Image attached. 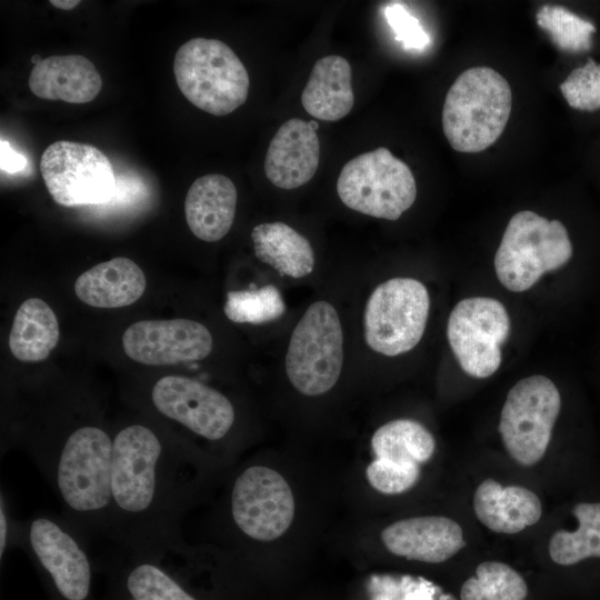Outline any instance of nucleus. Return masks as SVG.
<instances>
[{"label": "nucleus", "instance_id": "nucleus-1", "mask_svg": "<svg viewBox=\"0 0 600 600\" xmlns=\"http://www.w3.org/2000/svg\"><path fill=\"white\" fill-rule=\"evenodd\" d=\"M197 461L147 422L120 427L112 434L108 539L156 559L181 550L179 523L194 497Z\"/></svg>", "mask_w": 600, "mask_h": 600}, {"label": "nucleus", "instance_id": "nucleus-2", "mask_svg": "<svg viewBox=\"0 0 600 600\" xmlns=\"http://www.w3.org/2000/svg\"><path fill=\"white\" fill-rule=\"evenodd\" d=\"M511 107V88L499 72L489 67L469 68L447 92L443 133L458 152L483 151L502 134Z\"/></svg>", "mask_w": 600, "mask_h": 600}, {"label": "nucleus", "instance_id": "nucleus-3", "mask_svg": "<svg viewBox=\"0 0 600 600\" xmlns=\"http://www.w3.org/2000/svg\"><path fill=\"white\" fill-rule=\"evenodd\" d=\"M173 73L186 99L213 116L231 113L248 98V71L221 40L193 38L184 42L174 54Z\"/></svg>", "mask_w": 600, "mask_h": 600}, {"label": "nucleus", "instance_id": "nucleus-4", "mask_svg": "<svg viewBox=\"0 0 600 600\" xmlns=\"http://www.w3.org/2000/svg\"><path fill=\"white\" fill-rule=\"evenodd\" d=\"M571 256L572 244L562 222L522 210L506 227L494 256V269L503 287L521 292L543 273L564 266Z\"/></svg>", "mask_w": 600, "mask_h": 600}, {"label": "nucleus", "instance_id": "nucleus-5", "mask_svg": "<svg viewBox=\"0 0 600 600\" xmlns=\"http://www.w3.org/2000/svg\"><path fill=\"white\" fill-rule=\"evenodd\" d=\"M343 364V332L336 308L313 302L294 327L287 354L286 373L300 393L321 396L337 383Z\"/></svg>", "mask_w": 600, "mask_h": 600}, {"label": "nucleus", "instance_id": "nucleus-6", "mask_svg": "<svg viewBox=\"0 0 600 600\" xmlns=\"http://www.w3.org/2000/svg\"><path fill=\"white\" fill-rule=\"evenodd\" d=\"M337 192L349 209L397 220L413 204L417 186L408 164L380 147L354 157L342 167Z\"/></svg>", "mask_w": 600, "mask_h": 600}, {"label": "nucleus", "instance_id": "nucleus-7", "mask_svg": "<svg viewBox=\"0 0 600 600\" xmlns=\"http://www.w3.org/2000/svg\"><path fill=\"white\" fill-rule=\"evenodd\" d=\"M429 308L428 290L419 280L392 278L380 283L364 309L368 347L388 357L412 350L423 336Z\"/></svg>", "mask_w": 600, "mask_h": 600}, {"label": "nucleus", "instance_id": "nucleus-8", "mask_svg": "<svg viewBox=\"0 0 600 600\" xmlns=\"http://www.w3.org/2000/svg\"><path fill=\"white\" fill-rule=\"evenodd\" d=\"M561 398L556 384L536 374L518 381L501 410L499 432L509 456L531 467L544 457L559 416Z\"/></svg>", "mask_w": 600, "mask_h": 600}, {"label": "nucleus", "instance_id": "nucleus-9", "mask_svg": "<svg viewBox=\"0 0 600 600\" xmlns=\"http://www.w3.org/2000/svg\"><path fill=\"white\" fill-rule=\"evenodd\" d=\"M40 172L54 202L63 207L101 204L116 194L111 161L91 144L68 140L51 143L42 152Z\"/></svg>", "mask_w": 600, "mask_h": 600}, {"label": "nucleus", "instance_id": "nucleus-10", "mask_svg": "<svg viewBox=\"0 0 600 600\" xmlns=\"http://www.w3.org/2000/svg\"><path fill=\"white\" fill-rule=\"evenodd\" d=\"M296 503L286 479L266 466H249L236 476L229 494V516L253 541H272L291 526Z\"/></svg>", "mask_w": 600, "mask_h": 600}, {"label": "nucleus", "instance_id": "nucleus-11", "mask_svg": "<svg viewBox=\"0 0 600 600\" xmlns=\"http://www.w3.org/2000/svg\"><path fill=\"white\" fill-rule=\"evenodd\" d=\"M510 331L504 306L488 297L466 298L452 309L447 337L461 369L473 378H488L500 367L501 344Z\"/></svg>", "mask_w": 600, "mask_h": 600}, {"label": "nucleus", "instance_id": "nucleus-12", "mask_svg": "<svg viewBox=\"0 0 600 600\" xmlns=\"http://www.w3.org/2000/svg\"><path fill=\"white\" fill-rule=\"evenodd\" d=\"M153 410L210 442L222 441L236 422L232 402L220 391L183 376H164L149 394Z\"/></svg>", "mask_w": 600, "mask_h": 600}, {"label": "nucleus", "instance_id": "nucleus-13", "mask_svg": "<svg viewBox=\"0 0 600 600\" xmlns=\"http://www.w3.org/2000/svg\"><path fill=\"white\" fill-rule=\"evenodd\" d=\"M212 336L206 326L189 319L142 320L122 334V348L136 362L170 366L207 358Z\"/></svg>", "mask_w": 600, "mask_h": 600}, {"label": "nucleus", "instance_id": "nucleus-14", "mask_svg": "<svg viewBox=\"0 0 600 600\" xmlns=\"http://www.w3.org/2000/svg\"><path fill=\"white\" fill-rule=\"evenodd\" d=\"M380 537L392 554L427 563L447 561L466 546L459 523L442 516L396 521L386 527Z\"/></svg>", "mask_w": 600, "mask_h": 600}, {"label": "nucleus", "instance_id": "nucleus-15", "mask_svg": "<svg viewBox=\"0 0 600 600\" xmlns=\"http://www.w3.org/2000/svg\"><path fill=\"white\" fill-rule=\"evenodd\" d=\"M320 158V142L310 121L287 120L272 137L264 158V173L276 187L299 188L314 176Z\"/></svg>", "mask_w": 600, "mask_h": 600}, {"label": "nucleus", "instance_id": "nucleus-16", "mask_svg": "<svg viewBox=\"0 0 600 600\" xmlns=\"http://www.w3.org/2000/svg\"><path fill=\"white\" fill-rule=\"evenodd\" d=\"M31 92L41 99L87 103L101 91L102 79L94 64L80 54L51 56L33 66Z\"/></svg>", "mask_w": 600, "mask_h": 600}, {"label": "nucleus", "instance_id": "nucleus-17", "mask_svg": "<svg viewBox=\"0 0 600 600\" xmlns=\"http://www.w3.org/2000/svg\"><path fill=\"white\" fill-rule=\"evenodd\" d=\"M237 189L226 176L210 173L196 179L184 200V216L191 232L200 240L216 242L232 227Z\"/></svg>", "mask_w": 600, "mask_h": 600}, {"label": "nucleus", "instance_id": "nucleus-18", "mask_svg": "<svg viewBox=\"0 0 600 600\" xmlns=\"http://www.w3.org/2000/svg\"><path fill=\"white\" fill-rule=\"evenodd\" d=\"M478 520L497 533L513 534L536 524L542 514L539 497L521 486L502 487L493 479L483 480L473 496Z\"/></svg>", "mask_w": 600, "mask_h": 600}, {"label": "nucleus", "instance_id": "nucleus-19", "mask_svg": "<svg viewBox=\"0 0 600 600\" xmlns=\"http://www.w3.org/2000/svg\"><path fill=\"white\" fill-rule=\"evenodd\" d=\"M146 286V276L134 261L116 257L82 272L74 282V292L94 308H122L138 301Z\"/></svg>", "mask_w": 600, "mask_h": 600}, {"label": "nucleus", "instance_id": "nucleus-20", "mask_svg": "<svg viewBox=\"0 0 600 600\" xmlns=\"http://www.w3.org/2000/svg\"><path fill=\"white\" fill-rule=\"evenodd\" d=\"M351 76V66L343 57L331 54L317 60L301 94L304 110L322 121L346 117L354 102Z\"/></svg>", "mask_w": 600, "mask_h": 600}, {"label": "nucleus", "instance_id": "nucleus-21", "mask_svg": "<svg viewBox=\"0 0 600 600\" xmlns=\"http://www.w3.org/2000/svg\"><path fill=\"white\" fill-rule=\"evenodd\" d=\"M256 257L280 274L302 278L314 268V251L309 240L281 222L257 224L251 231Z\"/></svg>", "mask_w": 600, "mask_h": 600}, {"label": "nucleus", "instance_id": "nucleus-22", "mask_svg": "<svg viewBox=\"0 0 600 600\" xmlns=\"http://www.w3.org/2000/svg\"><path fill=\"white\" fill-rule=\"evenodd\" d=\"M59 337V322L53 310L42 299L29 298L14 314L9 348L18 360L38 362L56 348Z\"/></svg>", "mask_w": 600, "mask_h": 600}, {"label": "nucleus", "instance_id": "nucleus-23", "mask_svg": "<svg viewBox=\"0 0 600 600\" xmlns=\"http://www.w3.org/2000/svg\"><path fill=\"white\" fill-rule=\"evenodd\" d=\"M371 449L378 459L421 464L433 456L436 440L420 422L412 419H396L374 431Z\"/></svg>", "mask_w": 600, "mask_h": 600}, {"label": "nucleus", "instance_id": "nucleus-24", "mask_svg": "<svg viewBox=\"0 0 600 600\" xmlns=\"http://www.w3.org/2000/svg\"><path fill=\"white\" fill-rule=\"evenodd\" d=\"M573 514L579 524L577 530H558L549 541L550 558L559 566L600 558V503H578Z\"/></svg>", "mask_w": 600, "mask_h": 600}, {"label": "nucleus", "instance_id": "nucleus-25", "mask_svg": "<svg viewBox=\"0 0 600 600\" xmlns=\"http://www.w3.org/2000/svg\"><path fill=\"white\" fill-rule=\"evenodd\" d=\"M124 551L129 553L124 583L131 598L136 600H198L167 573L156 558Z\"/></svg>", "mask_w": 600, "mask_h": 600}, {"label": "nucleus", "instance_id": "nucleus-26", "mask_svg": "<svg viewBox=\"0 0 600 600\" xmlns=\"http://www.w3.org/2000/svg\"><path fill=\"white\" fill-rule=\"evenodd\" d=\"M527 596L523 577L500 561L481 562L460 589V600H524Z\"/></svg>", "mask_w": 600, "mask_h": 600}, {"label": "nucleus", "instance_id": "nucleus-27", "mask_svg": "<svg viewBox=\"0 0 600 600\" xmlns=\"http://www.w3.org/2000/svg\"><path fill=\"white\" fill-rule=\"evenodd\" d=\"M223 311L233 322L262 324L279 319L286 304L279 289L267 284L259 289L229 291Z\"/></svg>", "mask_w": 600, "mask_h": 600}, {"label": "nucleus", "instance_id": "nucleus-28", "mask_svg": "<svg viewBox=\"0 0 600 600\" xmlns=\"http://www.w3.org/2000/svg\"><path fill=\"white\" fill-rule=\"evenodd\" d=\"M538 26L547 31L551 41L562 51L578 53L592 46L596 27L562 6H543L537 14Z\"/></svg>", "mask_w": 600, "mask_h": 600}, {"label": "nucleus", "instance_id": "nucleus-29", "mask_svg": "<svg viewBox=\"0 0 600 600\" xmlns=\"http://www.w3.org/2000/svg\"><path fill=\"white\" fill-rule=\"evenodd\" d=\"M559 88L571 108L581 111L600 109V64L589 58L584 66L573 69Z\"/></svg>", "mask_w": 600, "mask_h": 600}, {"label": "nucleus", "instance_id": "nucleus-30", "mask_svg": "<svg viewBox=\"0 0 600 600\" xmlns=\"http://www.w3.org/2000/svg\"><path fill=\"white\" fill-rule=\"evenodd\" d=\"M420 464H404L376 458L366 470L368 482L383 494L410 490L420 478Z\"/></svg>", "mask_w": 600, "mask_h": 600}, {"label": "nucleus", "instance_id": "nucleus-31", "mask_svg": "<svg viewBox=\"0 0 600 600\" xmlns=\"http://www.w3.org/2000/svg\"><path fill=\"white\" fill-rule=\"evenodd\" d=\"M384 17L392 28L396 40L406 49L422 50L430 41L418 19L411 16L400 3H390L384 8Z\"/></svg>", "mask_w": 600, "mask_h": 600}, {"label": "nucleus", "instance_id": "nucleus-32", "mask_svg": "<svg viewBox=\"0 0 600 600\" xmlns=\"http://www.w3.org/2000/svg\"><path fill=\"white\" fill-rule=\"evenodd\" d=\"M0 496V558L2 560L9 547L13 546L17 521L10 517L3 490Z\"/></svg>", "mask_w": 600, "mask_h": 600}, {"label": "nucleus", "instance_id": "nucleus-33", "mask_svg": "<svg viewBox=\"0 0 600 600\" xmlns=\"http://www.w3.org/2000/svg\"><path fill=\"white\" fill-rule=\"evenodd\" d=\"M27 164V159L10 148L9 143L1 140V170L10 173L21 171Z\"/></svg>", "mask_w": 600, "mask_h": 600}, {"label": "nucleus", "instance_id": "nucleus-34", "mask_svg": "<svg viewBox=\"0 0 600 600\" xmlns=\"http://www.w3.org/2000/svg\"><path fill=\"white\" fill-rule=\"evenodd\" d=\"M79 0H50L49 3L61 10H71L80 4Z\"/></svg>", "mask_w": 600, "mask_h": 600}, {"label": "nucleus", "instance_id": "nucleus-35", "mask_svg": "<svg viewBox=\"0 0 600 600\" xmlns=\"http://www.w3.org/2000/svg\"><path fill=\"white\" fill-rule=\"evenodd\" d=\"M41 60L42 59H41V57L39 54H33L32 59H31L33 66L38 64Z\"/></svg>", "mask_w": 600, "mask_h": 600}, {"label": "nucleus", "instance_id": "nucleus-36", "mask_svg": "<svg viewBox=\"0 0 600 600\" xmlns=\"http://www.w3.org/2000/svg\"><path fill=\"white\" fill-rule=\"evenodd\" d=\"M128 600H136V599H133V598H130V599H128Z\"/></svg>", "mask_w": 600, "mask_h": 600}]
</instances>
